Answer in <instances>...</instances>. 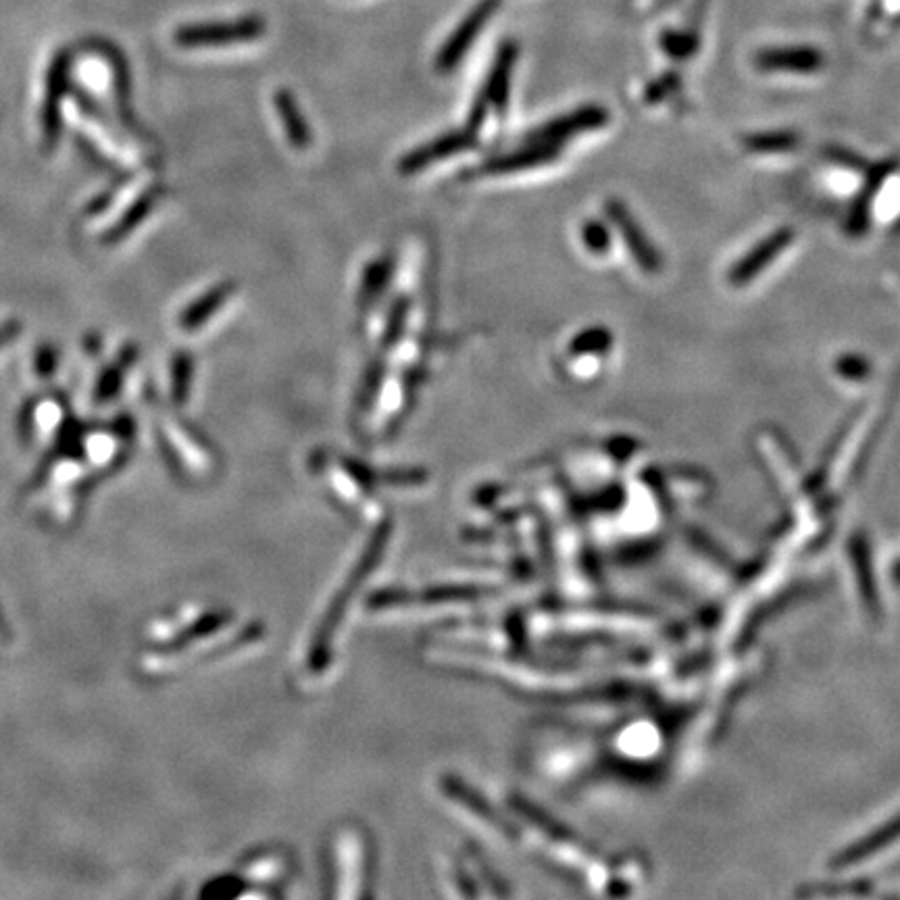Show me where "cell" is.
Here are the masks:
<instances>
[{
  "label": "cell",
  "instance_id": "cell-23",
  "mask_svg": "<svg viewBox=\"0 0 900 900\" xmlns=\"http://www.w3.org/2000/svg\"><path fill=\"white\" fill-rule=\"evenodd\" d=\"M407 322H409V300H407V298H398V300L394 303L390 313H388V322H386L384 336H382V344H384L388 350H393L394 346L403 340Z\"/></svg>",
  "mask_w": 900,
  "mask_h": 900
},
{
  "label": "cell",
  "instance_id": "cell-1",
  "mask_svg": "<svg viewBox=\"0 0 900 900\" xmlns=\"http://www.w3.org/2000/svg\"><path fill=\"white\" fill-rule=\"evenodd\" d=\"M388 541H390V525H377L376 532L372 534L369 542L363 546L353 570L348 572L346 580L334 592L329 605L322 613V620L315 625L311 640L307 644V656H305V670H307V673H311L317 678V675L328 672L332 656H334V649H336V639L340 636V627H343L344 620H346L344 617L346 609L353 603L360 582L369 573L374 572L377 561L382 558L384 551H386Z\"/></svg>",
  "mask_w": 900,
  "mask_h": 900
},
{
  "label": "cell",
  "instance_id": "cell-20",
  "mask_svg": "<svg viewBox=\"0 0 900 900\" xmlns=\"http://www.w3.org/2000/svg\"><path fill=\"white\" fill-rule=\"evenodd\" d=\"M393 276V261L390 259H379V261L372 263L365 269L363 276V286H360V303L369 305L374 303L377 296L382 295L390 281Z\"/></svg>",
  "mask_w": 900,
  "mask_h": 900
},
{
  "label": "cell",
  "instance_id": "cell-22",
  "mask_svg": "<svg viewBox=\"0 0 900 900\" xmlns=\"http://www.w3.org/2000/svg\"><path fill=\"white\" fill-rule=\"evenodd\" d=\"M133 359H136V348H126L123 355H121V359L113 363V365L102 374V377L99 379V386H97V403H107L109 398H113L115 394L119 393L121 379H123V374H126V367H128Z\"/></svg>",
  "mask_w": 900,
  "mask_h": 900
},
{
  "label": "cell",
  "instance_id": "cell-11",
  "mask_svg": "<svg viewBox=\"0 0 900 900\" xmlns=\"http://www.w3.org/2000/svg\"><path fill=\"white\" fill-rule=\"evenodd\" d=\"M67 82H69V55L59 52L52 59L47 78V97L42 107V130H44V147L49 148L57 142L61 130V99L66 97Z\"/></svg>",
  "mask_w": 900,
  "mask_h": 900
},
{
  "label": "cell",
  "instance_id": "cell-16",
  "mask_svg": "<svg viewBox=\"0 0 900 900\" xmlns=\"http://www.w3.org/2000/svg\"><path fill=\"white\" fill-rule=\"evenodd\" d=\"M234 293H236V286H231V281H226V284H219V286L211 288L207 295L200 296L188 309L181 311V329L195 332V329L202 328L211 319V315L226 305V300Z\"/></svg>",
  "mask_w": 900,
  "mask_h": 900
},
{
  "label": "cell",
  "instance_id": "cell-27",
  "mask_svg": "<svg viewBox=\"0 0 900 900\" xmlns=\"http://www.w3.org/2000/svg\"><path fill=\"white\" fill-rule=\"evenodd\" d=\"M835 372L844 379L859 382V379H866L869 376V363L868 359H863L859 355H847V357H842L835 363Z\"/></svg>",
  "mask_w": 900,
  "mask_h": 900
},
{
  "label": "cell",
  "instance_id": "cell-19",
  "mask_svg": "<svg viewBox=\"0 0 900 900\" xmlns=\"http://www.w3.org/2000/svg\"><path fill=\"white\" fill-rule=\"evenodd\" d=\"M611 346H613V336L609 329H584L570 344V355L575 359H594L599 355H605Z\"/></svg>",
  "mask_w": 900,
  "mask_h": 900
},
{
  "label": "cell",
  "instance_id": "cell-17",
  "mask_svg": "<svg viewBox=\"0 0 900 900\" xmlns=\"http://www.w3.org/2000/svg\"><path fill=\"white\" fill-rule=\"evenodd\" d=\"M274 102H276V111H278L281 126L286 130L290 145L298 148V150H305L311 145V130H309L305 117L300 113L295 97L288 90H278L276 97H274Z\"/></svg>",
  "mask_w": 900,
  "mask_h": 900
},
{
  "label": "cell",
  "instance_id": "cell-26",
  "mask_svg": "<svg viewBox=\"0 0 900 900\" xmlns=\"http://www.w3.org/2000/svg\"><path fill=\"white\" fill-rule=\"evenodd\" d=\"M582 243L589 248L590 253L594 255H605L606 250L611 248V236L609 229L599 224V221H589L582 228Z\"/></svg>",
  "mask_w": 900,
  "mask_h": 900
},
{
  "label": "cell",
  "instance_id": "cell-5",
  "mask_svg": "<svg viewBox=\"0 0 900 900\" xmlns=\"http://www.w3.org/2000/svg\"><path fill=\"white\" fill-rule=\"evenodd\" d=\"M498 7H501V0H479L475 4L474 9L458 23L457 30L444 42L443 49L438 52V59H436V69L438 71L448 73L458 66V61L467 55V50L474 47L477 36L488 26V21L496 13Z\"/></svg>",
  "mask_w": 900,
  "mask_h": 900
},
{
  "label": "cell",
  "instance_id": "cell-29",
  "mask_svg": "<svg viewBox=\"0 0 900 900\" xmlns=\"http://www.w3.org/2000/svg\"><path fill=\"white\" fill-rule=\"evenodd\" d=\"M16 336H19V326L17 324H9L7 328L0 329V346L11 343Z\"/></svg>",
  "mask_w": 900,
  "mask_h": 900
},
{
  "label": "cell",
  "instance_id": "cell-2",
  "mask_svg": "<svg viewBox=\"0 0 900 900\" xmlns=\"http://www.w3.org/2000/svg\"><path fill=\"white\" fill-rule=\"evenodd\" d=\"M332 894L336 899H363L369 888L372 849L357 825H340L329 844Z\"/></svg>",
  "mask_w": 900,
  "mask_h": 900
},
{
  "label": "cell",
  "instance_id": "cell-13",
  "mask_svg": "<svg viewBox=\"0 0 900 900\" xmlns=\"http://www.w3.org/2000/svg\"><path fill=\"white\" fill-rule=\"evenodd\" d=\"M515 61H517V47L513 42H505L496 52L491 73L486 78V86H484L482 95L477 97L482 105H486L488 109H494L498 113H505V109H507Z\"/></svg>",
  "mask_w": 900,
  "mask_h": 900
},
{
  "label": "cell",
  "instance_id": "cell-7",
  "mask_svg": "<svg viewBox=\"0 0 900 900\" xmlns=\"http://www.w3.org/2000/svg\"><path fill=\"white\" fill-rule=\"evenodd\" d=\"M609 123V113L603 107L589 105L580 107L570 115H561L558 119H553L544 123L542 128L530 133L532 145H553L558 147L565 140H572L575 136H582L586 131L601 130Z\"/></svg>",
  "mask_w": 900,
  "mask_h": 900
},
{
  "label": "cell",
  "instance_id": "cell-28",
  "mask_svg": "<svg viewBox=\"0 0 900 900\" xmlns=\"http://www.w3.org/2000/svg\"><path fill=\"white\" fill-rule=\"evenodd\" d=\"M55 367H57V353H55V348L52 346H42L38 353H36V369H38V374L40 376H52L55 374Z\"/></svg>",
  "mask_w": 900,
  "mask_h": 900
},
{
  "label": "cell",
  "instance_id": "cell-6",
  "mask_svg": "<svg viewBox=\"0 0 900 900\" xmlns=\"http://www.w3.org/2000/svg\"><path fill=\"white\" fill-rule=\"evenodd\" d=\"M441 790H443L444 799L451 802L461 815H467L469 823L477 830L488 832L494 838H507L511 834V828H508L507 823L501 821L498 815L475 794L472 788L465 787L463 782H458L453 775L444 778L443 782H441Z\"/></svg>",
  "mask_w": 900,
  "mask_h": 900
},
{
  "label": "cell",
  "instance_id": "cell-9",
  "mask_svg": "<svg viewBox=\"0 0 900 900\" xmlns=\"http://www.w3.org/2000/svg\"><path fill=\"white\" fill-rule=\"evenodd\" d=\"M477 138L469 130L451 131L441 138L427 142L424 147L415 148L398 161V174L415 176L429 169L432 165L451 159L465 150L475 147Z\"/></svg>",
  "mask_w": 900,
  "mask_h": 900
},
{
  "label": "cell",
  "instance_id": "cell-3",
  "mask_svg": "<svg viewBox=\"0 0 900 900\" xmlns=\"http://www.w3.org/2000/svg\"><path fill=\"white\" fill-rule=\"evenodd\" d=\"M265 23L261 17H243L238 21H219V23H190L176 30V44L184 49H200V47H226V44H240L253 42L261 38Z\"/></svg>",
  "mask_w": 900,
  "mask_h": 900
},
{
  "label": "cell",
  "instance_id": "cell-24",
  "mask_svg": "<svg viewBox=\"0 0 900 900\" xmlns=\"http://www.w3.org/2000/svg\"><path fill=\"white\" fill-rule=\"evenodd\" d=\"M192 357L180 353L174 359V367H171V396L178 405H186L188 394H190V384H192Z\"/></svg>",
  "mask_w": 900,
  "mask_h": 900
},
{
  "label": "cell",
  "instance_id": "cell-25",
  "mask_svg": "<svg viewBox=\"0 0 900 900\" xmlns=\"http://www.w3.org/2000/svg\"><path fill=\"white\" fill-rule=\"evenodd\" d=\"M661 47L673 59H688L696 52L699 38L688 32H665L661 38Z\"/></svg>",
  "mask_w": 900,
  "mask_h": 900
},
{
  "label": "cell",
  "instance_id": "cell-4",
  "mask_svg": "<svg viewBox=\"0 0 900 900\" xmlns=\"http://www.w3.org/2000/svg\"><path fill=\"white\" fill-rule=\"evenodd\" d=\"M484 596L482 589H434L426 592H382L369 603L376 613H413L415 609H453L475 605Z\"/></svg>",
  "mask_w": 900,
  "mask_h": 900
},
{
  "label": "cell",
  "instance_id": "cell-14",
  "mask_svg": "<svg viewBox=\"0 0 900 900\" xmlns=\"http://www.w3.org/2000/svg\"><path fill=\"white\" fill-rule=\"evenodd\" d=\"M293 869V861L286 852L263 851L246 857L245 863L238 869L240 886H278L286 880Z\"/></svg>",
  "mask_w": 900,
  "mask_h": 900
},
{
  "label": "cell",
  "instance_id": "cell-21",
  "mask_svg": "<svg viewBox=\"0 0 900 900\" xmlns=\"http://www.w3.org/2000/svg\"><path fill=\"white\" fill-rule=\"evenodd\" d=\"M152 207H155V192H148L131 207L128 214L119 219V224H115L111 231L107 234V243L123 240L131 229L138 228L145 221V217H147L148 211H152Z\"/></svg>",
  "mask_w": 900,
  "mask_h": 900
},
{
  "label": "cell",
  "instance_id": "cell-15",
  "mask_svg": "<svg viewBox=\"0 0 900 900\" xmlns=\"http://www.w3.org/2000/svg\"><path fill=\"white\" fill-rule=\"evenodd\" d=\"M558 159V147L553 145H532L524 150L511 152L496 157L482 167L484 174L488 176H507V174H520L527 169H538L544 165L555 164Z\"/></svg>",
  "mask_w": 900,
  "mask_h": 900
},
{
  "label": "cell",
  "instance_id": "cell-12",
  "mask_svg": "<svg viewBox=\"0 0 900 900\" xmlns=\"http://www.w3.org/2000/svg\"><path fill=\"white\" fill-rule=\"evenodd\" d=\"M823 55L811 47L761 50L754 57V66L770 73H815L823 67Z\"/></svg>",
  "mask_w": 900,
  "mask_h": 900
},
{
  "label": "cell",
  "instance_id": "cell-10",
  "mask_svg": "<svg viewBox=\"0 0 900 900\" xmlns=\"http://www.w3.org/2000/svg\"><path fill=\"white\" fill-rule=\"evenodd\" d=\"M606 215L615 224V228L622 231L623 243L630 248L632 257L636 259L640 269L644 274H659L661 271V255L656 253L655 245L646 238V231L640 228L639 221L627 211V207L622 200H609L606 202Z\"/></svg>",
  "mask_w": 900,
  "mask_h": 900
},
{
  "label": "cell",
  "instance_id": "cell-18",
  "mask_svg": "<svg viewBox=\"0 0 900 900\" xmlns=\"http://www.w3.org/2000/svg\"><path fill=\"white\" fill-rule=\"evenodd\" d=\"M801 145V138L792 131H770L751 133L742 138V147L753 155H784Z\"/></svg>",
  "mask_w": 900,
  "mask_h": 900
},
{
  "label": "cell",
  "instance_id": "cell-8",
  "mask_svg": "<svg viewBox=\"0 0 900 900\" xmlns=\"http://www.w3.org/2000/svg\"><path fill=\"white\" fill-rule=\"evenodd\" d=\"M794 238H797V234L792 228L775 229L771 236L763 238L759 245L754 246L751 253H746L730 269L728 281L732 286L740 288V286H746L749 281H753L754 278H759L770 267L771 263L778 261L787 253L788 248L794 243Z\"/></svg>",
  "mask_w": 900,
  "mask_h": 900
}]
</instances>
